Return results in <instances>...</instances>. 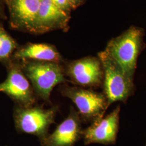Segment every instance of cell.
<instances>
[{
  "instance_id": "obj_1",
  "label": "cell",
  "mask_w": 146,
  "mask_h": 146,
  "mask_svg": "<svg viewBox=\"0 0 146 146\" xmlns=\"http://www.w3.org/2000/svg\"><path fill=\"white\" fill-rule=\"evenodd\" d=\"M143 32L132 27L111 40L105 50L119 64L125 75L133 80L137 58L143 45Z\"/></svg>"
},
{
  "instance_id": "obj_2",
  "label": "cell",
  "mask_w": 146,
  "mask_h": 146,
  "mask_svg": "<svg viewBox=\"0 0 146 146\" xmlns=\"http://www.w3.org/2000/svg\"><path fill=\"white\" fill-rule=\"evenodd\" d=\"M20 66L35 95L45 102H50L55 86L67 82L64 69L58 63L23 60Z\"/></svg>"
},
{
  "instance_id": "obj_3",
  "label": "cell",
  "mask_w": 146,
  "mask_h": 146,
  "mask_svg": "<svg viewBox=\"0 0 146 146\" xmlns=\"http://www.w3.org/2000/svg\"><path fill=\"white\" fill-rule=\"evenodd\" d=\"M58 110L57 106L46 109L34 104H16L13 114L16 129L19 133L36 136L41 142L49 134V128L55 122Z\"/></svg>"
},
{
  "instance_id": "obj_4",
  "label": "cell",
  "mask_w": 146,
  "mask_h": 146,
  "mask_svg": "<svg viewBox=\"0 0 146 146\" xmlns=\"http://www.w3.org/2000/svg\"><path fill=\"white\" fill-rule=\"evenodd\" d=\"M98 55L104 70V94L108 107L115 102L125 101L133 90V80L125 75L119 64L105 50Z\"/></svg>"
},
{
  "instance_id": "obj_5",
  "label": "cell",
  "mask_w": 146,
  "mask_h": 146,
  "mask_svg": "<svg viewBox=\"0 0 146 146\" xmlns=\"http://www.w3.org/2000/svg\"><path fill=\"white\" fill-rule=\"evenodd\" d=\"M59 90L62 96L73 101L80 117L86 121L93 122L103 117L108 107L104 94L68 85L61 86Z\"/></svg>"
},
{
  "instance_id": "obj_6",
  "label": "cell",
  "mask_w": 146,
  "mask_h": 146,
  "mask_svg": "<svg viewBox=\"0 0 146 146\" xmlns=\"http://www.w3.org/2000/svg\"><path fill=\"white\" fill-rule=\"evenodd\" d=\"M5 66L7 77L0 83V92L8 96L17 105L29 106L35 104V94L20 64L11 60Z\"/></svg>"
},
{
  "instance_id": "obj_7",
  "label": "cell",
  "mask_w": 146,
  "mask_h": 146,
  "mask_svg": "<svg viewBox=\"0 0 146 146\" xmlns=\"http://www.w3.org/2000/svg\"><path fill=\"white\" fill-rule=\"evenodd\" d=\"M64 74L74 84L84 87H98L103 84L104 70L99 58L86 57L70 63Z\"/></svg>"
},
{
  "instance_id": "obj_8",
  "label": "cell",
  "mask_w": 146,
  "mask_h": 146,
  "mask_svg": "<svg viewBox=\"0 0 146 146\" xmlns=\"http://www.w3.org/2000/svg\"><path fill=\"white\" fill-rule=\"evenodd\" d=\"M120 112L119 106L110 114L94 121L89 127L82 130V137L84 145L115 144L119 129Z\"/></svg>"
},
{
  "instance_id": "obj_9",
  "label": "cell",
  "mask_w": 146,
  "mask_h": 146,
  "mask_svg": "<svg viewBox=\"0 0 146 146\" xmlns=\"http://www.w3.org/2000/svg\"><path fill=\"white\" fill-rule=\"evenodd\" d=\"M82 136L81 117L72 107L68 117L40 143L42 146H74Z\"/></svg>"
},
{
  "instance_id": "obj_10",
  "label": "cell",
  "mask_w": 146,
  "mask_h": 146,
  "mask_svg": "<svg viewBox=\"0 0 146 146\" xmlns=\"http://www.w3.org/2000/svg\"><path fill=\"white\" fill-rule=\"evenodd\" d=\"M69 16L67 13L54 5L51 0H41L36 19L31 30L44 32L67 26Z\"/></svg>"
},
{
  "instance_id": "obj_11",
  "label": "cell",
  "mask_w": 146,
  "mask_h": 146,
  "mask_svg": "<svg viewBox=\"0 0 146 146\" xmlns=\"http://www.w3.org/2000/svg\"><path fill=\"white\" fill-rule=\"evenodd\" d=\"M12 26L32 29L39 11L41 0H5Z\"/></svg>"
},
{
  "instance_id": "obj_12",
  "label": "cell",
  "mask_w": 146,
  "mask_h": 146,
  "mask_svg": "<svg viewBox=\"0 0 146 146\" xmlns=\"http://www.w3.org/2000/svg\"><path fill=\"white\" fill-rule=\"evenodd\" d=\"M13 60H33L38 62H60L62 57L57 49L46 43H30L16 50Z\"/></svg>"
},
{
  "instance_id": "obj_13",
  "label": "cell",
  "mask_w": 146,
  "mask_h": 146,
  "mask_svg": "<svg viewBox=\"0 0 146 146\" xmlns=\"http://www.w3.org/2000/svg\"><path fill=\"white\" fill-rule=\"evenodd\" d=\"M17 47L15 41L0 23V62L7 65Z\"/></svg>"
},
{
  "instance_id": "obj_14",
  "label": "cell",
  "mask_w": 146,
  "mask_h": 146,
  "mask_svg": "<svg viewBox=\"0 0 146 146\" xmlns=\"http://www.w3.org/2000/svg\"><path fill=\"white\" fill-rule=\"evenodd\" d=\"M51 1L58 8L67 13L72 9L68 0H51Z\"/></svg>"
},
{
  "instance_id": "obj_15",
  "label": "cell",
  "mask_w": 146,
  "mask_h": 146,
  "mask_svg": "<svg viewBox=\"0 0 146 146\" xmlns=\"http://www.w3.org/2000/svg\"><path fill=\"white\" fill-rule=\"evenodd\" d=\"M84 0H68L70 5H71L72 8H75L81 4Z\"/></svg>"
},
{
  "instance_id": "obj_16",
  "label": "cell",
  "mask_w": 146,
  "mask_h": 146,
  "mask_svg": "<svg viewBox=\"0 0 146 146\" xmlns=\"http://www.w3.org/2000/svg\"><path fill=\"white\" fill-rule=\"evenodd\" d=\"M4 18H5V15L3 12V0H0V19H3Z\"/></svg>"
},
{
  "instance_id": "obj_17",
  "label": "cell",
  "mask_w": 146,
  "mask_h": 146,
  "mask_svg": "<svg viewBox=\"0 0 146 146\" xmlns=\"http://www.w3.org/2000/svg\"></svg>"
}]
</instances>
